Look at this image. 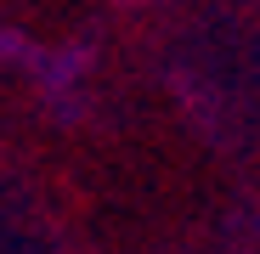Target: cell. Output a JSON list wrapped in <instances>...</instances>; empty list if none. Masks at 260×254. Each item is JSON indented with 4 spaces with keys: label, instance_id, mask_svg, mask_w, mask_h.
Segmentation results:
<instances>
[{
    "label": "cell",
    "instance_id": "6da1fadb",
    "mask_svg": "<svg viewBox=\"0 0 260 254\" xmlns=\"http://www.w3.org/2000/svg\"><path fill=\"white\" fill-rule=\"evenodd\" d=\"M0 57L12 68L28 74L40 107L51 113V124H79L85 107H91V79H96V40L85 34H68V40H34L28 28L6 23L0 28Z\"/></svg>",
    "mask_w": 260,
    "mask_h": 254
}]
</instances>
